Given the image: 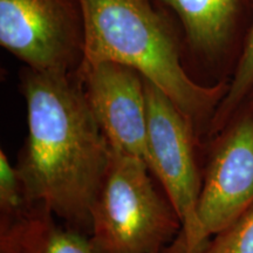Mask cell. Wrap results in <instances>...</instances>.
<instances>
[{"mask_svg": "<svg viewBox=\"0 0 253 253\" xmlns=\"http://www.w3.org/2000/svg\"><path fill=\"white\" fill-rule=\"evenodd\" d=\"M154 1L175 18L188 71L194 65L214 82H230L251 26L253 0Z\"/></svg>", "mask_w": 253, "mask_h": 253, "instance_id": "cell-7", "label": "cell"}, {"mask_svg": "<svg viewBox=\"0 0 253 253\" xmlns=\"http://www.w3.org/2000/svg\"><path fill=\"white\" fill-rule=\"evenodd\" d=\"M142 158L114 151L90 212L97 253H161L181 220Z\"/></svg>", "mask_w": 253, "mask_h": 253, "instance_id": "cell-3", "label": "cell"}, {"mask_svg": "<svg viewBox=\"0 0 253 253\" xmlns=\"http://www.w3.org/2000/svg\"><path fill=\"white\" fill-rule=\"evenodd\" d=\"M84 40L81 0H0V45L25 67L75 74Z\"/></svg>", "mask_w": 253, "mask_h": 253, "instance_id": "cell-5", "label": "cell"}, {"mask_svg": "<svg viewBox=\"0 0 253 253\" xmlns=\"http://www.w3.org/2000/svg\"><path fill=\"white\" fill-rule=\"evenodd\" d=\"M18 168L0 150V211L1 218H15L30 210Z\"/></svg>", "mask_w": 253, "mask_h": 253, "instance_id": "cell-11", "label": "cell"}, {"mask_svg": "<svg viewBox=\"0 0 253 253\" xmlns=\"http://www.w3.org/2000/svg\"><path fill=\"white\" fill-rule=\"evenodd\" d=\"M84 69L110 61L134 69L178 107L197 135L209 130L229 81L201 84L184 63L181 32L154 0H81Z\"/></svg>", "mask_w": 253, "mask_h": 253, "instance_id": "cell-2", "label": "cell"}, {"mask_svg": "<svg viewBox=\"0 0 253 253\" xmlns=\"http://www.w3.org/2000/svg\"><path fill=\"white\" fill-rule=\"evenodd\" d=\"M199 253H253V207Z\"/></svg>", "mask_w": 253, "mask_h": 253, "instance_id": "cell-12", "label": "cell"}, {"mask_svg": "<svg viewBox=\"0 0 253 253\" xmlns=\"http://www.w3.org/2000/svg\"><path fill=\"white\" fill-rule=\"evenodd\" d=\"M253 93V15L242 55L229 82V90L214 113L209 134L217 135L248 103Z\"/></svg>", "mask_w": 253, "mask_h": 253, "instance_id": "cell-10", "label": "cell"}, {"mask_svg": "<svg viewBox=\"0 0 253 253\" xmlns=\"http://www.w3.org/2000/svg\"><path fill=\"white\" fill-rule=\"evenodd\" d=\"M27 137L18 171L30 208L72 225L90 226V212L112 148L91 112L77 74L25 67Z\"/></svg>", "mask_w": 253, "mask_h": 253, "instance_id": "cell-1", "label": "cell"}, {"mask_svg": "<svg viewBox=\"0 0 253 253\" xmlns=\"http://www.w3.org/2000/svg\"><path fill=\"white\" fill-rule=\"evenodd\" d=\"M147 97V164L181 220L176 253H196L197 207L202 190L191 121L154 84L144 80Z\"/></svg>", "mask_w": 253, "mask_h": 253, "instance_id": "cell-4", "label": "cell"}, {"mask_svg": "<svg viewBox=\"0 0 253 253\" xmlns=\"http://www.w3.org/2000/svg\"><path fill=\"white\" fill-rule=\"evenodd\" d=\"M52 213L31 208L21 216L1 218L18 253H97L90 238L60 226Z\"/></svg>", "mask_w": 253, "mask_h": 253, "instance_id": "cell-9", "label": "cell"}, {"mask_svg": "<svg viewBox=\"0 0 253 253\" xmlns=\"http://www.w3.org/2000/svg\"><path fill=\"white\" fill-rule=\"evenodd\" d=\"M245 106H248L249 108L251 109L252 112H253V93H252L251 96H250V99H249V101H248V103H246Z\"/></svg>", "mask_w": 253, "mask_h": 253, "instance_id": "cell-13", "label": "cell"}, {"mask_svg": "<svg viewBox=\"0 0 253 253\" xmlns=\"http://www.w3.org/2000/svg\"><path fill=\"white\" fill-rule=\"evenodd\" d=\"M75 74L110 148L147 163L144 79L134 69L110 61L80 69Z\"/></svg>", "mask_w": 253, "mask_h": 253, "instance_id": "cell-8", "label": "cell"}, {"mask_svg": "<svg viewBox=\"0 0 253 253\" xmlns=\"http://www.w3.org/2000/svg\"><path fill=\"white\" fill-rule=\"evenodd\" d=\"M218 135L197 207L196 253L253 207V112L244 106Z\"/></svg>", "mask_w": 253, "mask_h": 253, "instance_id": "cell-6", "label": "cell"}]
</instances>
